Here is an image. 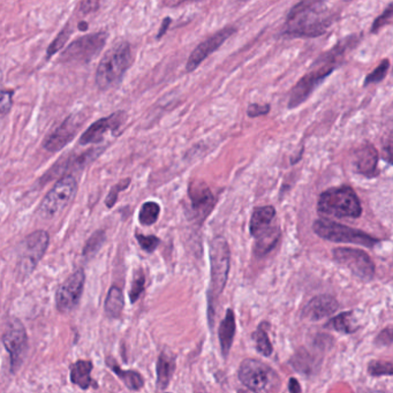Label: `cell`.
Here are the masks:
<instances>
[{"label": "cell", "mask_w": 393, "mask_h": 393, "mask_svg": "<svg viewBox=\"0 0 393 393\" xmlns=\"http://www.w3.org/2000/svg\"><path fill=\"white\" fill-rule=\"evenodd\" d=\"M105 239H107V235H105V232L103 230H98V231L95 232L94 235L87 241L85 247H83V257H94L95 254L101 249L102 246L105 242Z\"/></svg>", "instance_id": "31"}, {"label": "cell", "mask_w": 393, "mask_h": 393, "mask_svg": "<svg viewBox=\"0 0 393 393\" xmlns=\"http://www.w3.org/2000/svg\"><path fill=\"white\" fill-rule=\"evenodd\" d=\"M378 153L375 146L372 144H365L360 146L354 156V165L359 173L370 177L376 173L377 168Z\"/></svg>", "instance_id": "20"}, {"label": "cell", "mask_w": 393, "mask_h": 393, "mask_svg": "<svg viewBox=\"0 0 393 393\" xmlns=\"http://www.w3.org/2000/svg\"><path fill=\"white\" fill-rule=\"evenodd\" d=\"M321 215L335 218H357L362 214L359 198L350 187L328 189L321 194L317 203Z\"/></svg>", "instance_id": "5"}, {"label": "cell", "mask_w": 393, "mask_h": 393, "mask_svg": "<svg viewBox=\"0 0 393 393\" xmlns=\"http://www.w3.org/2000/svg\"><path fill=\"white\" fill-rule=\"evenodd\" d=\"M77 192V179L73 176H65L52 187L38 208V216L49 220L60 215L73 201Z\"/></svg>", "instance_id": "7"}, {"label": "cell", "mask_w": 393, "mask_h": 393, "mask_svg": "<svg viewBox=\"0 0 393 393\" xmlns=\"http://www.w3.org/2000/svg\"><path fill=\"white\" fill-rule=\"evenodd\" d=\"M176 357L168 352H163L157 361V387L159 390H165L170 384L174 370H176Z\"/></svg>", "instance_id": "23"}, {"label": "cell", "mask_w": 393, "mask_h": 393, "mask_svg": "<svg viewBox=\"0 0 393 393\" xmlns=\"http://www.w3.org/2000/svg\"><path fill=\"white\" fill-rule=\"evenodd\" d=\"M348 41H344L339 45H335L331 51L328 52L323 57H321L313 65L309 73L306 74L305 77L300 80L298 85L293 88L291 92L290 103L289 107L294 109L299 107L300 104L309 97V95L314 92L318 85L325 79L333 70L338 66L339 60L342 58L345 51L348 50Z\"/></svg>", "instance_id": "2"}, {"label": "cell", "mask_w": 393, "mask_h": 393, "mask_svg": "<svg viewBox=\"0 0 393 393\" xmlns=\"http://www.w3.org/2000/svg\"><path fill=\"white\" fill-rule=\"evenodd\" d=\"M335 16V11L323 1H302L289 13L285 34L291 36H320L331 27Z\"/></svg>", "instance_id": "1"}, {"label": "cell", "mask_w": 393, "mask_h": 393, "mask_svg": "<svg viewBox=\"0 0 393 393\" xmlns=\"http://www.w3.org/2000/svg\"><path fill=\"white\" fill-rule=\"evenodd\" d=\"M265 325H267V323H262L257 328V331L253 333V339L255 345H257V352L264 355V357H269L274 352V348H272L271 342L269 339Z\"/></svg>", "instance_id": "29"}, {"label": "cell", "mask_w": 393, "mask_h": 393, "mask_svg": "<svg viewBox=\"0 0 393 393\" xmlns=\"http://www.w3.org/2000/svg\"><path fill=\"white\" fill-rule=\"evenodd\" d=\"M12 97L13 92L3 90V94H1V103H0V110H1V114H3V116L9 113V110H11V107H12Z\"/></svg>", "instance_id": "42"}, {"label": "cell", "mask_w": 393, "mask_h": 393, "mask_svg": "<svg viewBox=\"0 0 393 393\" xmlns=\"http://www.w3.org/2000/svg\"><path fill=\"white\" fill-rule=\"evenodd\" d=\"M193 220L202 222L210 215L216 205V198L205 183H190L188 190Z\"/></svg>", "instance_id": "14"}, {"label": "cell", "mask_w": 393, "mask_h": 393, "mask_svg": "<svg viewBox=\"0 0 393 393\" xmlns=\"http://www.w3.org/2000/svg\"><path fill=\"white\" fill-rule=\"evenodd\" d=\"M289 390H290V393H301V387H300L299 382L296 378H290Z\"/></svg>", "instance_id": "44"}, {"label": "cell", "mask_w": 393, "mask_h": 393, "mask_svg": "<svg viewBox=\"0 0 393 393\" xmlns=\"http://www.w3.org/2000/svg\"><path fill=\"white\" fill-rule=\"evenodd\" d=\"M235 330H237V324H235V311L229 308L226 311L224 320L220 322V330H218L220 350H222V355L225 359L229 355L232 344L235 340Z\"/></svg>", "instance_id": "21"}, {"label": "cell", "mask_w": 393, "mask_h": 393, "mask_svg": "<svg viewBox=\"0 0 393 393\" xmlns=\"http://www.w3.org/2000/svg\"><path fill=\"white\" fill-rule=\"evenodd\" d=\"M3 344L11 357V372L16 374L25 361L28 348L26 328L18 318H9L4 329Z\"/></svg>", "instance_id": "10"}, {"label": "cell", "mask_w": 393, "mask_h": 393, "mask_svg": "<svg viewBox=\"0 0 393 393\" xmlns=\"http://www.w3.org/2000/svg\"><path fill=\"white\" fill-rule=\"evenodd\" d=\"M357 393H370V392H368V391H360V392H357Z\"/></svg>", "instance_id": "47"}, {"label": "cell", "mask_w": 393, "mask_h": 393, "mask_svg": "<svg viewBox=\"0 0 393 393\" xmlns=\"http://www.w3.org/2000/svg\"><path fill=\"white\" fill-rule=\"evenodd\" d=\"M135 238L140 244V247L146 253H154L156 248L158 247V244H161V240L155 235H137L136 233Z\"/></svg>", "instance_id": "35"}, {"label": "cell", "mask_w": 393, "mask_h": 393, "mask_svg": "<svg viewBox=\"0 0 393 393\" xmlns=\"http://www.w3.org/2000/svg\"><path fill=\"white\" fill-rule=\"evenodd\" d=\"M333 255L335 262L348 268L362 281H370L375 276V264L363 250L339 247L333 250Z\"/></svg>", "instance_id": "11"}, {"label": "cell", "mask_w": 393, "mask_h": 393, "mask_svg": "<svg viewBox=\"0 0 393 393\" xmlns=\"http://www.w3.org/2000/svg\"><path fill=\"white\" fill-rule=\"evenodd\" d=\"M326 326L331 328V329L335 330L337 333H345V335L354 333L360 328L359 324L357 323L355 317H354L353 311L340 313V314L333 317V320L326 324Z\"/></svg>", "instance_id": "26"}, {"label": "cell", "mask_w": 393, "mask_h": 393, "mask_svg": "<svg viewBox=\"0 0 393 393\" xmlns=\"http://www.w3.org/2000/svg\"><path fill=\"white\" fill-rule=\"evenodd\" d=\"M238 377L253 393H279L281 379L277 372L257 359H246L239 367Z\"/></svg>", "instance_id": "6"}, {"label": "cell", "mask_w": 393, "mask_h": 393, "mask_svg": "<svg viewBox=\"0 0 393 393\" xmlns=\"http://www.w3.org/2000/svg\"><path fill=\"white\" fill-rule=\"evenodd\" d=\"M383 158L387 163L393 164V133L385 137L384 142H383Z\"/></svg>", "instance_id": "40"}, {"label": "cell", "mask_w": 393, "mask_h": 393, "mask_svg": "<svg viewBox=\"0 0 393 393\" xmlns=\"http://www.w3.org/2000/svg\"><path fill=\"white\" fill-rule=\"evenodd\" d=\"M237 31V28L225 27L222 31H217L216 34L209 37L205 42H202L200 45L192 52L187 61V72H193L201 65L202 61L207 59L212 52L216 51L222 44L225 43L226 40H229L232 35Z\"/></svg>", "instance_id": "15"}, {"label": "cell", "mask_w": 393, "mask_h": 393, "mask_svg": "<svg viewBox=\"0 0 393 393\" xmlns=\"http://www.w3.org/2000/svg\"><path fill=\"white\" fill-rule=\"evenodd\" d=\"M393 20V3L391 4L390 6L387 7L385 9V12L382 14V16H378L377 20L374 22L372 25V33H376V31H379L382 27H384L387 23H390Z\"/></svg>", "instance_id": "38"}, {"label": "cell", "mask_w": 393, "mask_h": 393, "mask_svg": "<svg viewBox=\"0 0 393 393\" xmlns=\"http://www.w3.org/2000/svg\"><path fill=\"white\" fill-rule=\"evenodd\" d=\"M86 281V274L83 269H77L59 286L55 294V305L60 313H68L77 307Z\"/></svg>", "instance_id": "13"}, {"label": "cell", "mask_w": 393, "mask_h": 393, "mask_svg": "<svg viewBox=\"0 0 393 393\" xmlns=\"http://www.w3.org/2000/svg\"><path fill=\"white\" fill-rule=\"evenodd\" d=\"M125 307V299H124V293L122 289L118 286H112L109 293H107V300H105V314L110 318H119L122 316V311Z\"/></svg>", "instance_id": "25"}, {"label": "cell", "mask_w": 393, "mask_h": 393, "mask_svg": "<svg viewBox=\"0 0 393 393\" xmlns=\"http://www.w3.org/2000/svg\"><path fill=\"white\" fill-rule=\"evenodd\" d=\"M49 233L44 230L33 232L23 240L18 261V274L20 278H27L34 271L49 247Z\"/></svg>", "instance_id": "9"}, {"label": "cell", "mask_w": 393, "mask_h": 393, "mask_svg": "<svg viewBox=\"0 0 393 393\" xmlns=\"http://www.w3.org/2000/svg\"><path fill=\"white\" fill-rule=\"evenodd\" d=\"M269 111H270V105L268 104H264V105L263 104H250L248 107V116L255 118V117L267 114Z\"/></svg>", "instance_id": "41"}, {"label": "cell", "mask_w": 393, "mask_h": 393, "mask_svg": "<svg viewBox=\"0 0 393 393\" xmlns=\"http://www.w3.org/2000/svg\"><path fill=\"white\" fill-rule=\"evenodd\" d=\"M339 303L335 296L321 294L315 296L302 309V318L309 321H320L335 314Z\"/></svg>", "instance_id": "18"}, {"label": "cell", "mask_w": 393, "mask_h": 393, "mask_svg": "<svg viewBox=\"0 0 393 393\" xmlns=\"http://www.w3.org/2000/svg\"><path fill=\"white\" fill-rule=\"evenodd\" d=\"M133 63L131 45L120 42L104 55L96 70V85L101 90H107L119 85Z\"/></svg>", "instance_id": "4"}, {"label": "cell", "mask_w": 393, "mask_h": 393, "mask_svg": "<svg viewBox=\"0 0 393 393\" xmlns=\"http://www.w3.org/2000/svg\"><path fill=\"white\" fill-rule=\"evenodd\" d=\"M210 286L208 292L209 321L214 322L216 302L225 289L229 279L231 252L229 244L222 237H216L210 244Z\"/></svg>", "instance_id": "3"}, {"label": "cell", "mask_w": 393, "mask_h": 393, "mask_svg": "<svg viewBox=\"0 0 393 393\" xmlns=\"http://www.w3.org/2000/svg\"><path fill=\"white\" fill-rule=\"evenodd\" d=\"M131 183V179L127 178V179H124L120 181V183H117L114 186L111 188L109 195H107V200H105V205L107 208H113L116 205L117 198H118V194L122 190H125L127 187L129 186Z\"/></svg>", "instance_id": "37"}, {"label": "cell", "mask_w": 393, "mask_h": 393, "mask_svg": "<svg viewBox=\"0 0 393 393\" xmlns=\"http://www.w3.org/2000/svg\"><path fill=\"white\" fill-rule=\"evenodd\" d=\"M107 34L105 31L80 37L63 52L61 58L68 63H87L92 60L102 51L107 43Z\"/></svg>", "instance_id": "12"}, {"label": "cell", "mask_w": 393, "mask_h": 393, "mask_svg": "<svg viewBox=\"0 0 393 393\" xmlns=\"http://www.w3.org/2000/svg\"><path fill=\"white\" fill-rule=\"evenodd\" d=\"M70 33H72V31L68 27H65L59 33L58 36L55 37V40L50 44L49 49H48V58L52 57V55H55V52H58L63 46H65V43L70 38Z\"/></svg>", "instance_id": "34"}, {"label": "cell", "mask_w": 393, "mask_h": 393, "mask_svg": "<svg viewBox=\"0 0 393 393\" xmlns=\"http://www.w3.org/2000/svg\"><path fill=\"white\" fill-rule=\"evenodd\" d=\"M172 20L170 18H165L164 21H163L162 27L159 29L158 35H157V40H161L163 35L168 31V27L171 25Z\"/></svg>", "instance_id": "45"}, {"label": "cell", "mask_w": 393, "mask_h": 393, "mask_svg": "<svg viewBox=\"0 0 393 393\" xmlns=\"http://www.w3.org/2000/svg\"><path fill=\"white\" fill-rule=\"evenodd\" d=\"M369 375L374 377L379 376H393V360H374L368 365Z\"/></svg>", "instance_id": "32"}, {"label": "cell", "mask_w": 393, "mask_h": 393, "mask_svg": "<svg viewBox=\"0 0 393 393\" xmlns=\"http://www.w3.org/2000/svg\"><path fill=\"white\" fill-rule=\"evenodd\" d=\"M313 230L318 237L333 242L360 244L365 247L372 248L379 242L372 235H367L360 230L352 229L338 222L328 220H317L313 225Z\"/></svg>", "instance_id": "8"}, {"label": "cell", "mask_w": 393, "mask_h": 393, "mask_svg": "<svg viewBox=\"0 0 393 393\" xmlns=\"http://www.w3.org/2000/svg\"><path fill=\"white\" fill-rule=\"evenodd\" d=\"M79 29L80 31H87L88 29V23L87 22H80Z\"/></svg>", "instance_id": "46"}, {"label": "cell", "mask_w": 393, "mask_h": 393, "mask_svg": "<svg viewBox=\"0 0 393 393\" xmlns=\"http://www.w3.org/2000/svg\"><path fill=\"white\" fill-rule=\"evenodd\" d=\"M274 216H276V210L271 205L257 208L250 218V235L257 239L261 235H265L267 232L274 229L272 220H274Z\"/></svg>", "instance_id": "19"}, {"label": "cell", "mask_w": 393, "mask_h": 393, "mask_svg": "<svg viewBox=\"0 0 393 393\" xmlns=\"http://www.w3.org/2000/svg\"><path fill=\"white\" fill-rule=\"evenodd\" d=\"M281 239V230L278 226H274V229L267 232L265 235H261L257 239L255 244V254L257 257H264L277 244L278 241Z\"/></svg>", "instance_id": "27"}, {"label": "cell", "mask_w": 393, "mask_h": 393, "mask_svg": "<svg viewBox=\"0 0 393 393\" xmlns=\"http://www.w3.org/2000/svg\"><path fill=\"white\" fill-rule=\"evenodd\" d=\"M291 363L296 372H303L306 375H309L316 368V360L314 355H311L306 350H300L298 353L294 354Z\"/></svg>", "instance_id": "28"}, {"label": "cell", "mask_w": 393, "mask_h": 393, "mask_svg": "<svg viewBox=\"0 0 393 393\" xmlns=\"http://www.w3.org/2000/svg\"><path fill=\"white\" fill-rule=\"evenodd\" d=\"M389 68H390V63H389V60L382 61L379 66H378L374 72L369 74L367 79L365 80V86H368V85H372V83L379 82V81L384 79Z\"/></svg>", "instance_id": "36"}, {"label": "cell", "mask_w": 393, "mask_h": 393, "mask_svg": "<svg viewBox=\"0 0 393 393\" xmlns=\"http://www.w3.org/2000/svg\"><path fill=\"white\" fill-rule=\"evenodd\" d=\"M107 366L122 379V383L131 391H139L144 387V379L140 372L134 370H124L118 366L113 357H107Z\"/></svg>", "instance_id": "24"}, {"label": "cell", "mask_w": 393, "mask_h": 393, "mask_svg": "<svg viewBox=\"0 0 393 393\" xmlns=\"http://www.w3.org/2000/svg\"><path fill=\"white\" fill-rule=\"evenodd\" d=\"M144 285H146V276H144V271L140 270L135 274L134 281L131 283V291H129V299H131V303H135L137 300L140 299V296H142L144 291Z\"/></svg>", "instance_id": "33"}, {"label": "cell", "mask_w": 393, "mask_h": 393, "mask_svg": "<svg viewBox=\"0 0 393 393\" xmlns=\"http://www.w3.org/2000/svg\"><path fill=\"white\" fill-rule=\"evenodd\" d=\"M82 124L83 120L77 114L68 117V119L64 120L58 129L46 139L43 144L44 148L51 153L63 149L66 144L73 140Z\"/></svg>", "instance_id": "17"}, {"label": "cell", "mask_w": 393, "mask_h": 393, "mask_svg": "<svg viewBox=\"0 0 393 393\" xmlns=\"http://www.w3.org/2000/svg\"><path fill=\"white\" fill-rule=\"evenodd\" d=\"M94 365L92 361L80 360L70 367V381L74 385H77L82 390H88L89 387H97L96 382L90 376Z\"/></svg>", "instance_id": "22"}, {"label": "cell", "mask_w": 393, "mask_h": 393, "mask_svg": "<svg viewBox=\"0 0 393 393\" xmlns=\"http://www.w3.org/2000/svg\"><path fill=\"white\" fill-rule=\"evenodd\" d=\"M393 344V328H387L378 333L375 339L376 346H389Z\"/></svg>", "instance_id": "39"}, {"label": "cell", "mask_w": 393, "mask_h": 393, "mask_svg": "<svg viewBox=\"0 0 393 393\" xmlns=\"http://www.w3.org/2000/svg\"><path fill=\"white\" fill-rule=\"evenodd\" d=\"M161 207L156 202H146L141 208L139 220L144 226L154 225L158 220Z\"/></svg>", "instance_id": "30"}, {"label": "cell", "mask_w": 393, "mask_h": 393, "mask_svg": "<svg viewBox=\"0 0 393 393\" xmlns=\"http://www.w3.org/2000/svg\"><path fill=\"white\" fill-rule=\"evenodd\" d=\"M127 120V113L125 111H117L111 116L105 117L94 122L80 139V144H98L103 140L104 135L109 131L119 129Z\"/></svg>", "instance_id": "16"}, {"label": "cell", "mask_w": 393, "mask_h": 393, "mask_svg": "<svg viewBox=\"0 0 393 393\" xmlns=\"http://www.w3.org/2000/svg\"><path fill=\"white\" fill-rule=\"evenodd\" d=\"M98 6H99V3H97V1H83V3L80 4V9L86 14L92 12V11H96Z\"/></svg>", "instance_id": "43"}]
</instances>
